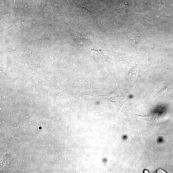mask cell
<instances>
[{"instance_id":"obj_1","label":"cell","mask_w":173,"mask_h":173,"mask_svg":"<svg viewBox=\"0 0 173 173\" xmlns=\"http://www.w3.org/2000/svg\"><path fill=\"white\" fill-rule=\"evenodd\" d=\"M138 73V69H132V70H131L130 74L131 75H132V76H134V78H136V77H137V75Z\"/></svg>"}]
</instances>
